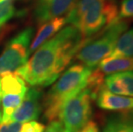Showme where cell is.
<instances>
[{"instance_id":"obj_21","label":"cell","mask_w":133,"mask_h":132,"mask_svg":"<svg viewBox=\"0 0 133 132\" xmlns=\"http://www.w3.org/2000/svg\"><path fill=\"white\" fill-rule=\"evenodd\" d=\"M2 122V108H1V102H0V123Z\"/></svg>"},{"instance_id":"obj_5","label":"cell","mask_w":133,"mask_h":132,"mask_svg":"<svg viewBox=\"0 0 133 132\" xmlns=\"http://www.w3.org/2000/svg\"><path fill=\"white\" fill-rule=\"evenodd\" d=\"M95 100L94 94L86 87L64 102L58 117L64 132H78L90 121Z\"/></svg>"},{"instance_id":"obj_8","label":"cell","mask_w":133,"mask_h":132,"mask_svg":"<svg viewBox=\"0 0 133 132\" xmlns=\"http://www.w3.org/2000/svg\"><path fill=\"white\" fill-rule=\"evenodd\" d=\"M42 96L43 94L38 87L29 88L22 103L12 113L9 121L24 123L36 120L43 108Z\"/></svg>"},{"instance_id":"obj_7","label":"cell","mask_w":133,"mask_h":132,"mask_svg":"<svg viewBox=\"0 0 133 132\" xmlns=\"http://www.w3.org/2000/svg\"><path fill=\"white\" fill-rule=\"evenodd\" d=\"M28 86L21 77L13 72L0 75V102L2 122L9 121L28 92Z\"/></svg>"},{"instance_id":"obj_17","label":"cell","mask_w":133,"mask_h":132,"mask_svg":"<svg viewBox=\"0 0 133 132\" xmlns=\"http://www.w3.org/2000/svg\"><path fill=\"white\" fill-rule=\"evenodd\" d=\"M119 19L133 18V0H122L118 8Z\"/></svg>"},{"instance_id":"obj_4","label":"cell","mask_w":133,"mask_h":132,"mask_svg":"<svg viewBox=\"0 0 133 132\" xmlns=\"http://www.w3.org/2000/svg\"><path fill=\"white\" fill-rule=\"evenodd\" d=\"M129 29V23L119 19L110 25L95 37L88 39L76 57L81 64L94 70L101 60L108 57L114 50L119 36Z\"/></svg>"},{"instance_id":"obj_3","label":"cell","mask_w":133,"mask_h":132,"mask_svg":"<svg viewBox=\"0 0 133 132\" xmlns=\"http://www.w3.org/2000/svg\"><path fill=\"white\" fill-rule=\"evenodd\" d=\"M92 71V69L80 63L72 64L59 75L43 101L46 121L57 119L64 102L86 88Z\"/></svg>"},{"instance_id":"obj_14","label":"cell","mask_w":133,"mask_h":132,"mask_svg":"<svg viewBox=\"0 0 133 132\" xmlns=\"http://www.w3.org/2000/svg\"><path fill=\"white\" fill-rule=\"evenodd\" d=\"M98 70L103 75L133 71V58L107 57L98 64Z\"/></svg>"},{"instance_id":"obj_11","label":"cell","mask_w":133,"mask_h":132,"mask_svg":"<svg viewBox=\"0 0 133 132\" xmlns=\"http://www.w3.org/2000/svg\"><path fill=\"white\" fill-rule=\"evenodd\" d=\"M104 87L114 94L133 97V71L107 75L104 78Z\"/></svg>"},{"instance_id":"obj_16","label":"cell","mask_w":133,"mask_h":132,"mask_svg":"<svg viewBox=\"0 0 133 132\" xmlns=\"http://www.w3.org/2000/svg\"><path fill=\"white\" fill-rule=\"evenodd\" d=\"M17 1L18 0H0V27L16 15V4Z\"/></svg>"},{"instance_id":"obj_6","label":"cell","mask_w":133,"mask_h":132,"mask_svg":"<svg viewBox=\"0 0 133 132\" xmlns=\"http://www.w3.org/2000/svg\"><path fill=\"white\" fill-rule=\"evenodd\" d=\"M33 34L34 29L29 27L18 33L8 42L0 54V75L7 72H15L27 63Z\"/></svg>"},{"instance_id":"obj_15","label":"cell","mask_w":133,"mask_h":132,"mask_svg":"<svg viewBox=\"0 0 133 132\" xmlns=\"http://www.w3.org/2000/svg\"><path fill=\"white\" fill-rule=\"evenodd\" d=\"M108 57L133 58V27L127 29L119 36Z\"/></svg>"},{"instance_id":"obj_1","label":"cell","mask_w":133,"mask_h":132,"mask_svg":"<svg viewBox=\"0 0 133 132\" xmlns=\"http://www.w3.org/2000/svg\"><path fill=\"white\" fill-rule=\"evenodd\" d=\"M88 39L73 26L63 27L44 42L15 73L33 87H47L64 71Z\"/></svg>"},{"instance_id":"obj_12","label":"cell","mask_w":133,"mask_h":132,"mask_svg":"<svg viewBox=\"0 0 133 132\" xmlns=\"http://www.w3.org/2000/svg\"><path fill=\"white\" fill-rule=\"evenodd\" d=\"M65 24V16L54 18L52 20L47 21L42 23V25L38 29L37 33H36L35 39L30 44L29 55L32 54L44 42H46L50 38H52L53 35H55V33H57L58 31H60Z\"/></svg>"},{"instance_id":"obj_10","label":"cell","mask_w":133,"mask_h":132,"mask_svg":"<svg viewBox=\"0 0 133 132\" xmlns=\"http://www.w3.org/2000/svg\"><path fill=\"white\" fill-rule=\"evenodd\" d=\"M96 103L100 108L111 112H125L133 109V97L116 94L103 87L98 92Z\"/></svg>"},{"instance_id":"obj_18","label":"cell","mask_w":133,"mask_h":132,"mask_svg":"<svg viewBox=\"0 0 133 132\" xmlns=\"http://www.w3.org/2000/svg\"><path fill=\"white\" fill-rule=\"evenodd\" d=\"M22 123L13 121L0 123V132H19Z\"/></svg>"},{"instance_id":"obj_2","label":"cell","mask_w":133,"mask_h":132,"mask_svg":"<svg viewBox=\"0 0 133 132\" xmlns=\"http://www.w3.org/2000/svg\"><path fill=\"white\" fill-rule=\"evenodd\" d=\"M119 20L115 0H78L65 16L66 23L89 39Z\"/></svg>"},{"instance_id":"obj_19","label":"cell","mask_w":133,"mask_h":132,"mask_svg":"<svg viewBox=\"0 0 133 132\" xmlns=\"http://www.w3.org/2000/svg\"><path fill=\"white\" fill-rule=\"evenodd\" d=\"M44 132H64V131L63 129H62L61 123H59L58 120L55 119L49 123L47 128L46 129V130H44Z\"/></svg>"},{"instance_id":"obj_13","label":"cell","mask_w":133,"mask_h":132,"mask_svg":"<svg viewBox=\"0 0 133 132\" xmlns=\"http://www.w3.org/2000/svg\"><path fill=\"white\" fill-rule=\"evenodd\" d=\"M103 132H133V109L109 116Z\"/></svg>"},{"instance_id":"obj_9","label":"cell","mask_w":133,"mask_h":132,"mask_svg":"<svg viewBox=\"0 0 133 132\" xmlns=\"http://www.w3.org/2000/svg\"><path fill=\"white\" fill-rule=\"evenodd\" d=\"M78 0H37L35 17L39 23L67 16Z\"/></svg>"},{"instance_id":"obj_20","label":"cell","mask_w":133,"mask_h":132,"mask_svg":"<svg viewBox=\"0 0 133 132\" xmlns=\"http://www.w3.org/2000/svg\"><path fill=\"white\" fill-rule=\"evenodd\" d=\"M78 132H101V131L97 123L90 120Z\"/></svg>"}]
</instances>
